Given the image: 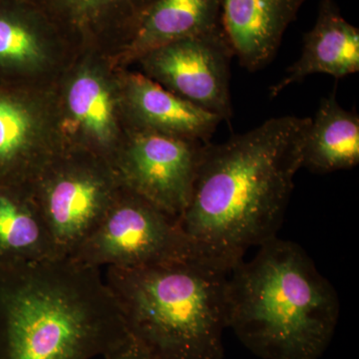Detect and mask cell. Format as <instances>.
<instances>
[{"mask_svg":"<svg viewBox=\"0 0 359 359\" xmlns=\"http://www.w3.org/2000/svg\"><path fill=\"white\" fill-rule=\"evenodd\" d=\"M235 56L223 26L148 52L133 66L175 95L230 122V80Z\"/></svg>","mask_w":359,"mask_h":359,"instance_id":"9c48e42d","label":"cell"},{"mask_svg":"<svg viewBox=\"0 0 359 359\" xmlns=\"http://www.w3.org/2000/svg\"><path fill=\"white\" fill-rule=\"evenodd\" d=\"M311 118H271L205 145L192 197L179 219L196 255L233 269L245 252L276 237Z\"/></svg>","mask_w":359,"mask_h":359,"instance_id":"6da1fadb","label":"cell"},{"mask_svg":"<svg viewBox=\"0 0 359 359\" xmlns=\"http://www.w3.org/2000/svg\"><path fill=\"white\" fill-rule=\"evenodd\" d=\"M193 255L139 269L107 268L130 339L155 359H223L231 271Z\"/></svg>","mask_w":359,"mask_h":359,"instance_id":"277c9868","label":"cell"},{"mask_svg":"<svg viewBox=\"0 0 359 359\" xmlns=\"http://www.w3.org/2000/svg\"><path fill=\"white\" fill-rule=\"evenodd\" d=\"M359 71V30L341 15L334 0H321L314 25L304 34L301 57L269 89L275 98L313 74L342 78Z\"/></svg>","mask_w":359,"mask_h":359,"instance_id":"9a60e30c","label":"cell"},{"mask_svg":"<svg viewBox=\"0 0 359 359\" xmlns=\"http://www.w3.org/2000/svg\"><path fill=\"white\" fill-rule=\"evenodd\" d=\"M103 358L104 359H155L130 337Z\"/></svg>","mask_w":359,"mask_h":359,"instance_id":"d6986e66","label":"cell"},{"mask_svg":"<svg viewBox=\"0 0 359 359\" xmlns=\"http://www.w3.org/2000/svg\"><path fill=\"white\" fill-rule=\"evenodd\" d=\"M58 257L29 186L0 185V266Z\"/></svg>","mask_w":359,"mask_h":359,"instance_id":"ac0fdd59","label":"cell"},{"mask_svg":"<svg viewBox=\"0 0 359 359\" xmlns=\"http://www.w3.org/2000/svg\"><path fill=\"white\" fill-rule=\"evenodd\" d=\"M128 337L100 269L69 257L0 266V359H92Z\"/></svg>","mask_w":359,"mask_h":359,"instance_id":"7a4b0ae2","label":"cell"},{"mask_svg":"<svg viewBox=\"0 0 359 359\" xmlns=\"http://www.w3.org/2000/svg\"><path fill=\"white\" fill-rule=\"evenodd\" d=\"M127 131L151 132L210 143L223 120L161 86L140 71L121 69Z\"/></svg>","mask_w":359,"mask_h":359,"instance_id":"4fadbf2b","label":"cell"},{"mask_svg":"<svg viewBox=\"0 0 359 359\" xmlns=\"http://www.w3.org/2000/svg\"><path fill=\"white\" fill-rule=\"evenodd\" d=\"M58 152L53 88L0 85V185L29 186Z\"/></svg>","mask_w":359,"mask_h":359,"instance_id":"8fae6325","label":"cell"},{"mask_svg":"<svg viewBox=\"0 0 359 359\" xmlns=\"http://www.w3.org/2000/svg\"><path fill=\"white\" fill-rule=\"evenodd\" d=\"M58 257H71L95 230L121 188L112 164L63 150L29 185Z\"/></svg>","mask_w":359,"mask_h":359,"instance_id":"8992f818","label":"cell"},{"mask_svg":"<svg viewBox=\"0 0 359 359\" xmlns=\"http://www.w3.org/2000/svg\"><path fill=\"white\" fill-rule=\"evenodd\" d=\"M306 1L222 0V26L240 65L250 72L268 65Z\"/></svg>","mask_w":359,"mask_h":359,"instance_id":"5bb4252c","label":"cell"},{"mask_svg":"<svg viewBox=\"0 0 359 359\" xmlns=\"http://www.w3.org/2000/svg\"><path fill=\"white\" fill-rule=\"evenodd\" d=\"M193 255L178 219L121 186L95 230L69 257L92 268L139 269Z\"/></svg>","mask_w":359,"mask_h":359,"instance_id":"52a82bcc","label":"cell"},{"mask_svg":"<svg viewBox=\"0 0 359 359\" xmlns=\"http://www.w3.org/2000/svg\"><path fill=\"white\" fill-rule=\"evenodd\" d=\"M359 163V116L344 109L337 90L323 98L311 118L302 150V168L327 174L349 170Z\"/></svg>","mask_w":359,"mask_h":359,"instance_id":"e0dca14e","label":"cell"},{"mask_svg":"<svg viewBox=\"0 0 359 359\" xmlns=\"http://www.w3.org/2000/svg\"><path fill=\"white\" fill-rule=\"evenodd\" d=\"M207 144L127 131L112 166L122 187L179 219L192 197Z\"/></svg>","mask_w":359,"mask_h":359,"instance_id":"ba28073f","label":"cell"},{"mask_svg":"<svg viewBox=\"0 0 359 359\" xmlns=\"http://www.w3.org/2000/svg\"><path fill=\"white\" fill-rule=\"evenodd\" d=\"M36 9L78 53L111 59L133 39L157 0H18Z\"/></svg>","mask_w":359,"mask_h":359,"instance_id":"7c38bea8","label":"cell"},{"mask_svg":"<svg viewBox=\"0 0 359 359\" xmlns=\"http://www.w3.org/2000/svg\"><path fill=\"white\" fill-rule=\"evenodd\" d=\"M222 26V0H157L119 55L116 67L128 69L148 52Z\"/></svg>","mask_w":359,"mask_h":359,"instance_id":"2e32d148","label":"cell"},{"mask_svg":"<svg viewBox=\"0 0 359 359\" xmlns=\"http://www.w3.org/2000/svg\"><path fill=\"white\" fill-rule=\"evenodd\" d=\"M229 328L263 359H320L339 318V299L299 245L273 240L231 271Z\"/></svg>","mask_w":359,"mask_h":359,"instance_id":"3957f363","label":"cell"},{"mask_svg":"<svg viewBox=\"0 0 359 359\" xmlns=\"http://www.w3.org/2000/svg\"><path fill=\"white\" fill-rule=\"evenodd\" d=\"M79 54L36 9L0 0V85L53 88Z\"/></svg>","mask_w":359,"mask_h":359,"instance_id":"30bf717a","label":"cell"},{"mask_svg":"<svg viewBox=\"0 0 359 359\" xmlns=\"http://www.w3.org/2000/svg\"><path fill=\"white\" fill-rule=\"evenodd\" d=\"M121 68L102 54L80 53L53 87L60 151L89 153L112 164L126 137Z\"/></svg>","mask_w":359,"mask_h":359,"instance_id":"5b68a950","label":"cell"}]
</instances>
